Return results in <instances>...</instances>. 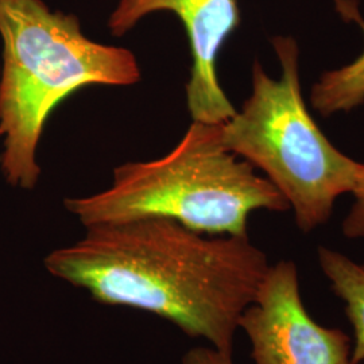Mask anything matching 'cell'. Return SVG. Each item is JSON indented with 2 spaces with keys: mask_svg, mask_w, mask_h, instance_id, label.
I'll use <instances>...</instances> for the list:
<instances>
[{
  "mask_svg": "<svg viewBox=\"0 0 364 364\" xmlns=\"http://www.w3.org/2000/svg\"><path fill=\"white\" fill-rule=\"evenodd\" d=\"M58 279L105 305L153 313L232 353L270 263L247 236H210L162 218L103 223L45 258Z\"/></svg>",
  "mask_w": 364,
  "mask_h": 364,
  "instance_id": "6da1fadb",
  "label": "cell"
},
{
  "mask_svg": "<svg viewBox=\"0 0 364 364\" xmlns=\"http://www.w3.org/2000/svg\"><path fill=\"white\" fill-rule=\"evenodd\" d=\"M221 142V123L195 122L166 156L114 169L105 191L65 198L84 227L162 218L210 236H247L255 210L287 212V198Z\"/></svg>",
  "mask_w": 364,
  "mask_h": 364,
  "instance_id": "3957f363",
  "label": "cell"
},
{
  "mask_svg": "<svg viewBox=\"0 0 364 364\" xmlns=\"http://www.w3.org/2000/svg\"><path fill=\"white\" fill-rule=\"evenodd\" d=\"M351 195L353 204L341 223V232L348 239H364V164Z\"/></svg>",
  "mask_w": 364,
  "mask_h": 364,
  "instance_id": "9c48e42d",
  "label": "cell"
},
{
  "mask_svg": "<svg viewBox=\"0 0 364 364\" xmlns=\"http://www.w3.org/2000/svg\"><path fill=\"white\" fill-rule=\"evenodd\" d=\"M317 260L333 294L344 302L346 314L353 329L352 362H364V262L320 246Z\"/></svg>",
  "mask_w": 364,
  "mask_h": 364,
  "instance_id": "ba28073f",
  "label": "cell"
},
{
  "mask_svg": "<svg viewBox=\"0 0 364 364\" xmlns=\"http://www.w3.org/2000/svg\"><path fill=\"white\" fill-rule=\"evenodd\" d=\"M239 329L255 364H355L350 336L320 326L306 311L293 260L270 264Z\"/></svg>",
  "mask_w": 364,
  "mask_h": 364,
  "instance_id": "5b68a950",
  "label": "cell"
},
{
  "mask_svg": "<svg viewBox=\"0 0 364 364\" xmlns=\"http://www.w3.org/2000/svg\"><path fill=\"white\" fill-rule=\"evenodd\" d=\"M0 165L10 185L34 189L39 141L54 108L88 85H135L142 72L131 50L87 37L76 15L43 0H0Z\"/></svg>",
  "mask_w": 364,
  "mask_h": 364,
  "instance_id": "7a4b0ae2",
  "label": "cell"
},
{
  "mask_svg": "<svg viewBox=\"0 0 364 364\" xmlns=\"http://www.w3.org/2000/svg\"><path fill=\"white\" fill-rule=\"evenodd\" d=\"M340 15L358 23L364 34V19L353 0H336ZM311 105L323 117L348 114L364 105V49L353 61L326 70L313 84Z\"/></svg>",
  "mask_w": 364,
  "mask_h": 364,
  "instance_id": "52a82bcc",
  "label": "cell"
},
{
  "mask_svg": "<svg viewBox=\"0 0 364 364\" xmlns=\"http://www.w3.org/2000/svg\"><path fill=\"white\" fill-rule=\"evenodd\" d=\"M176 14L185 27L192 66L185 87L189 115L195 122L224 123L236 108L221 88L218 58L224 43L240 25L237 0H119L108 18L111 34H127L153 13Z\"/></svg>",
  "mask_w": 364,
  "mask_h": 364,
  "instance_id": "8992f818",
  "label": "cell"
},
{
  "mask_svg": "<svg viewBox=\"0 0 364 364\" xmlns=\"http://www.w3.org/2000/svg\"><path fill=\"white\" fill-rule=\"evenodd\" d=\"M281 77L259 60L251 69V93L234 117L221 123L223 146L242 156L282 193L305 234L331 219L336 200L351 193L363 164L343 154L318 127L304 99L299 48L274 37Z\"/></svg>",
  "mask_w": 364,
  "mask_h": 364,
  "instance_id": "277c9868",
  "label": "cell"
},
{
  "mask_svg": "<svg viewBox=\"0 0 364 364\" xmlns=\"http://www.w3.org/2000/svg\"><path fill=\"white\" fill-rule=\"evenodd\" d=\"M182 364H234V360L230 352L213 347H196L183 355Z\"/></svg>",
  "mask_w": 364,
  "mask_h": 364,
  "instance_id": "30bf717a",
  "label": "cell"
}]
</instances>
